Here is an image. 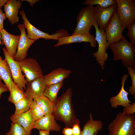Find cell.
Returning a JSON list of instances; mask_svg holds the SVG:
<instances>
[{"mask_svg":"<svg viewBox=\"0 0 135 135\" xmlns=\"http://www.w3.org/2000/svg\"><path fill=\"white\" fill-rule=\"evenodd\" d=\"M72 95V89L70 87L54 103L52 114L56 119L64 123L66 127H72L79 120L73 106Z\"/></svg>","mask_w":135,"mask_h":135,"instance_id":"1","label":"cell"},{"mask_svg":"<svg viewBox=\"0 0 135 135\" xmlns=\"http://www.w3.org/2000/svg\"><path fill=\"white\" fill-rule=\"evenodd\" d=\"M123 36L118 41L109 45L114 54L113 60H122L125 67L135 68V47Z\"/></svg>","mask_w":135,"mask_h":135,"instance_id":"2","label":"cell"},{"mask_svg":"<svg viewBox=\"0 0 135 135\" xmlns=\"http://www.w3.org/2000/svg\"><path fill=\"white\" fill-rule=\"evenodd\" d=\"M108 135H135V115H126L124 111L116 114L109 124Z\"/></svg>","mask_w":135,"mask_h":135,"instance_id":"3","label":"cell"},{"mask_svg":"<svg viewBox=\"0 0 135 135\" xmlns=\"http://www.w3.org/2000/svg\"><path fill=\"white\" fill-rule=\"evenodd\" d=\"M19 14L23 20V24L27 30V36L31 39L36 41L40 38H42L47 40H58L60 38L70 35L67 30L64 29L58 30L52 34L44 32L37 28L30 23L27 18L23 10L20 11Z\"/></svg>","mask_w":135,"mask_h":135,"instance_id":"4","label":"cell"},{"mask_svg":"<svg viewBox=\"0 0 135 135\" xmlns=\"http://www.w3.org/2000/svg\"><path fill=\"white\" fill-rule=\"evenodd\" d=\"M76 26L72 34H84L90 33L92 26L96 22L93 6L87 5L78 12Z\"/></svg>","mask_w":135,"mask_h":135,"instance_id":"5","label":"cell"},{"mask_svg":"<svg viewBox=\"0 0 135 135\" xmlns=\"http://www.w3.org/2000/svg\"><path fill=\"white\" fill-rule=\"evenodd\" d=\"M118 13L122 26L127 28L135 22V0H116Z\"/></svg>","mask_w":135,"mask_h":135,"instance_id":"6","label":"cell"},{"mask_svg":"<svg viewBox=\"0 0 135 135\" xmlns=\"http://www.w3.org/2000/svg\"><path fill=\"white\" fill-rule=\"evenodd\" d=\"M93 26L96 30L95 40L98 42V48L97 51L93 53V55L96 58L97 63L104 69L105 62L108 58L106 52L110 45L107 40L104 31L100 29L96 22Z\"/></svg>","mask_w":135,"mask_h":135,"instance_id":"7","label":"cell"},{"mask_svg":"<svg viewBox=\"0 0 135 135\" xmlns=\"http://www.w3.org/2000/svg\"><path fill=\"white\" fill-rule=\"evenodd\" d=\"M4 59L9 66L14 83L21 91L24 92L26 80L18 62L15 61L8 53L6 48H2Z\"/></svg>","mask_w":135,"mask_h":135,"instance_id":"8","label":"cell"},{"mask_svg":"<svg viewBox=\"0 0 135 135\" xmlns=\"http://www.w3.org/2000/svg\"><path fill=\"white\" fill-rule=\"evenodd\" d=\"M124 29L116 12L109 21L105 30L106 39L110 45L117 42L122 38Z\"/></svg>","mask_w":135,"mask_h":135,"instance_id":"9","label":"cell"},{"mask_svg":"<svg viewBox=\"0 0 135 135\" xmlns=\"http://www.w3.org/2000/svg\"><path fill=\"white\" fill-rule=\"evenodd\" d=\"M18 62L26 81H30L44 76L42 69L36 60L26 58Z\"/></svg>","mask_w":135,"mask_h":135,"instance_id":"10","label":"cell"},{"mask_svg":"<svg viewBox=\"0 0 135 135\" xmlns=\"http://www.w3.org/2000/svg\"><path fill=\"white\" fill-rule=\"evenodd\" d=\"M17 27L19 30L20 34L16 53L14 59L18 62L26 58L29 48L35 40L30 39L28 36L24 24H19Z\"/></svg>","mask_w":135,"mask_h":135,"instance_id":"11","label":"cell"},{"mask_svg":"<svg viewBox=\"0 0 135 135\" xmlns=\"http://www.w3.org/2000/svg\"><path fill=\"white\" fill-rule=\"evenodd\" d=\"M117 8V4L106 8L98 5L94 6V18L100 29L104 31L109 21L116 12Z\"/></svg>","mask_w":135,"mask_h":135,"instance_id":"12","label":"cell"},{"mask_svg":"<svg viewBox=\"0 0 135 135\" xmlns=\"http://www.w3.org/2000/svg\"><path fill=\"white\" fill-rule=\"evenodd\" d=\"M10 118L12 122L17 123L22 126L27 135H31V130L34 128L36 120L30 108L23 113L12 114Z\"/></svg>","mask_w":135,"mask_h":135,"instance_id":"13","label":"cell"},{"mask_svg":"<svg viewBox=\"0 0 135 135\" xmlns=\"http://www.w3.org/2000/svg\"><path fill=\"white\" fill-rule=\"evenodd\" d=\"M44 76L33 80L27 81L24 92L25 96L33 99L43 95L46 86Z\"/></svg>","mask_w":135,"mask_h":135,"instance_id":"14","label":"cell"},{"mask_svg":"<svg viewBox=\"0 0 135 135\" xmlns=\"http://www.w3.org/2000/svg\"><path fill=\"white\" fill-rule=\"evenodd\" d=\"M58 42L54 45L57 47L73 43L84 42L90 43V46L95 48L97 42L95 40V36L90 33L84 34H75L59 38Z\"/></svg>","mask_w":135,"mask_h":135,"instance_id":"15","label":"cell"},{"mask_svg":"<svg viewBox=\"0 0 135 135\" xmlns=\"http://www.w3.org/2000/svg\"><path fill=\"white\" fill-rule=\"evenodd\" d=\"M128 76L129 75L126 74L122 76L120 90L116 95L110 98L109 101L112 108H116L118 106H120L124 108H127L132 105V104H132L128 99V93L124 89L125 82Z\"/></svg>","mask_w":135,"mask_h":135,"instance_id":"16","label":"cell"},{"mask_svg":"<svg viewBox=\"0 0 135 135\" xmlns=\"http://www.w3.org/2000/svg\"><path fill=\"white\" fill-rule=\"evenodd\" d=\"M1 44L4 45L8 54L14 59L16 55L20 35L10 34L4 28L0 31Z\"/></svg>","mask_w":135,"mask_h":135,"instance_id":"17","label":"cell"},{"mask_svg":"<svg viewBox=\"0 0 135 135\" xmlns=\"http://www.w3.org/2000/svg\"><path fill=\"white\" fill-rule=\"evenodd\" d=\"M22 2L21 0H8L4 6V10L6 18L12 25L19 21L18 14L22 5Z\"/></svg>","mask_w":135,"mask_h":135,"instance_id":"18","label":"cell"},{"mask_svg":"<svg viewBox=\"0 0 135 135\" xmlns=\"http://www.w3.org/2000/svg\"><path fill=\"white\" fill-rule=\"evenodd\" d=\"M53 114L44 116L36 121L34 128L38 130L58 131L61 127L57 123Z\"/></svg>","mask_w":135,"mask_h":135,"instance_id":"19","label":"cell"},{"mask_svg":"<svg viewBox=\"0 0 135 135\" xmlns=\"http://www.w3.org/2000/svg\"><path fill=\"white\" fill-rule=\"evenodd\" d=\"M71 71L69 70L61 68L55 69L48 74L44 76L46 86L57 84L68 78Z\"/></svg>","mask_w":135,"mask_h":135,"instance_id":"20","label":"cell"},{"mask_svg":"<svg viewBox=\"0 0 135 135\" xmlns=\"http://www.w3.org/2000/svg\"><path fill=\"white\" fill-rule=\"evenodd\" d=\"M103 124L100 120H95L90 113L89 119L84 124L81 135H98V132L102 128Z\"/></svg>","mask_w":135,"mask_h":135,"instance_id":"21","label":"cell"},{"mask_svg":"<svg viewBox=\"0 0 135 135\" xmlns=\"http://www.w3.org/2000/svg\"><path fill=\"white\" fill-rule=\"evenodd\" d=\"M0 78L8 88L11 90L14 84L9 65L6 61L0 58Z\"/></svg>","mask_w":135,"mask_h":135,"instance_id":"22","label":"cell"},{"mask_svg":"<svg viewBox=\"0 0 135 135\" xmlns=\"http://www.w3.org/2000/svg\"><path fill=\"white\" fill-rule=\"evenodd\" d=\"M33 100L42 110L44 116L52 114L54 103L47 97L43 95Z\"/></svg>","mask_w":135,"mask_h":135,"instance_id":"23","label":"cell"},{"mask_svg":"<svg viewBox=\"0 0 135 135\" xmlns=\"http://www.w3.org/2000/svg\"><path fill=\"white\" fill-rule=\"evenodd\" d=\"M64 81L59 83L46 86L43 95L47 97L53 103L57 100L58 92L62 87Z\"/></svg>","mask_w":135,"mask_h":135,"instance_id":"24","label":"cell"},{"mask_svg":"<svg viewBox=\"0 0 135 135\" xmlns=\"http://www.w3.org/2000/svg\"><path fill=\"white\" fill-rule=\"evenodd\" d=\"M33 100L32 98L25 96L23 98L14 104L15 110L14 114H21L28 110Z\"/></svg>","mask_w":135,"mask_h":135,"instance_id":"25","label":"cell"},{"mask_svg":"<svg viewBox=\"0 0 135 135\" xmlns=\"http://www.w3.org/2000/svg\"><path fill=\"white\" fill-rule=\"evenodd\" d=\"M10 92L8 100L14 104L25 96L24 92L20 90L14 84Z\"/></svg>","mask_w":135,"mask_h":135,"instance_id":"26","label":"cell"},{"mask_svg":"<svg viewBox=\"0 0 135 135\" xmlns=\"http://www.w3.org/2000/svg\"><path fill=\"white\" fill-rule=\"evenodd\" d=\"M117 4L116 0H86L82 4L84 5L93 6L97 4L106 8Z\"/></svg>","mask_w":135,"mask_h":135,"instance_id":"27","label":"cell"},{"mask_svg":"<svg viewBox=\"0 0 135 135\" xmlns=\"http://www.w3.org/2000/svg\"><path fill=\"white\" fill-rule=\"evenodd\" d=\"M9 130L5 135H27L23 127L17 123L12 122Z\"/></svg>","mask_w":135,"mask_h":135,"instance_id":"28","label":"cell"},{"mask_svg":"<svg viewBox=\"0 0 135 135\" xmlns=\"http://www.w3.org/2000/svg\"><path fill=\"white\" fill-rule=\"evenodd\" d=\"M30 108L31 110L36 121L42 118L44 116L42 110L34 100L31 102Z\"/></svg>","mask_w":135,"mask_h":135,"instance_id":"29","label":"cell"},{"mask_svg":"<svg viewBox=\"0 0 135 135\" xmlns=\"http://www.w3.org/2000/svg\"><path fill=\"white\" fill-rule=\"evenodd\" d=\"M128 72L130 74L132 80V85L129 88V93L133 96L134 99H135V68L131 66L127 68Z\"/></svg>","mask_w":135,"mask_h":135,"instance_id":"30","label":"cell"},{"mask_svg":"<svg viewBox=\"0 0 135 135\" xmlns=\"http://www.w3.org/2000/svg\"><path fill=\"white\" fill-rule=\"evenodd\" d=\"M127 35L129 38L130 42L135 46V22L128 27Z\"/></svg>","mask_w":135,"mask_h":135,"instance_id":"31","label":"cell"},{"mask_svg":"<svg viewBox=\"0 0 135 135\" xmlns=\"http://www.w3.org/2000/svg\"><path fill=\"white\" fill-rule=\"evenodd\" d=\"M78 120L72 126V135H81L82 133Z\"/></svg>","mask_w":135,"mask_h":135,"instance_id":"32","label":"cell"},{"mask_svg":"<svg viewBox=\"0 0 135 135\" xmlns=\"http://www.w3.org/2000/svg\"><path fill=\"white\" fill-rule=\"evenodd\" d=\"M123 111L126 115H132L135 112V102L128 108H123Z\"/></svg>","mask_w":135,"mask_h":135,"instance_id":"33","label":"cell"},{"mask_svg":"<svg viewBox=\"0 0 135 135\" xmlns=\"http://www.w3.org/2000/svg\"><path fill=\"white\" fill-rule=\"evenodd\" d=\"M8 91H9L8 88L0 78V99L3 93Z\"/></svg>","mask_w":135,"mask_h":135,"instance_id":"34","label":"cell"},{"mask_svg":"<svg viewBox=\"0 0 135 135\" xmlns=\"http://www.w3.org/2000/svg\"><path fill=\"white\" fill-rule=\"evenodd\" d=\"M6 18L4 13L3 12L1 8H0V31L4 28V22Z\"/></svg>","mask_w":135,"mask_h":135,"instance_id":"35","label":"cell"},{"mask_svg":"<svg viewBox=\"0 0 135 135\" xmlns=\"http://www.w3.org/2000/svg\"><path fill=\"white\" fill-rule=\"evenodd\" d=\"M63 135H72V128L70 127H66L62 130Z\"/></svg>","mask_w":135,"mask_h":135,"instance_id":"36","label":"cell"},{"mask_svg":"<svg viewBox=\"0 0 135 135\" xmlns=\"http://www.w3.org/2000/svg\"><path fill=\"white\" fill-rule=\"evenodd\" d=\"M39 130V135H50V131L42 130Z\"/></svg>","mask_w":135,"mask_h":135,"instance_id":"37","label":"cell"},{"mask_svg":"<svg viewBox=\"0 0 135 135\" xmlns=\"http://www.w3.org/2000/svg\"><path fill=\"white\" fill-rule=\"evenodd\" d=\"M21 0L22 2L24 1H27L30 3V5L32 6L34 4L39 1V0Z\"/></svg>","mask_w":135,"mask_h":135,"instance_id":"38","label":"cell"},{"mask_svg":"<svg viewBox=\"0 0 135 135\" xmlns=\"http://www.w3.org/2000/svg\"><path fill=\"white\" fill-rule=\"evenodd\" d=\"M8 0H0V8H1L7 2Z\"/></svg>","mask_w":135,"mask_h":135,"instance_id":"39","label":"cell"},{"mask_svg":"<svg viewBox=\"0 0 135 135\" xmlns=\"http://www.w3.org/2000/svg\"><path fill=\"white\" fill-rule=\"evenodd\" d=\"M1 34L0 31V44H1ZM0 58H2L0 56Z\"/></svg>","mask_w":135,"mask_h":135,"instance_id":"40","label":"cell"}]
</instances>
